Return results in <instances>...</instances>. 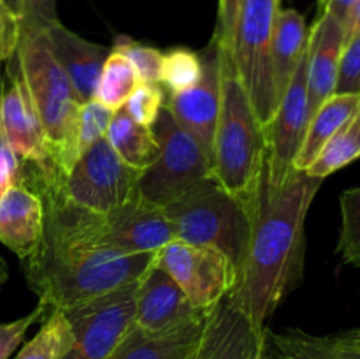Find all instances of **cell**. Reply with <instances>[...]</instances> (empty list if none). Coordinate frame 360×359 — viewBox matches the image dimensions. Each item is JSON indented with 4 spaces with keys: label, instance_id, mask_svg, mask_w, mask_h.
<instances>
[{
    "label": "cell",
    "instance_id": "6da1fadb",
    "mask_svg": "<svg viewBox=\"0 0 360 359\" xmlns=\"http://www.w3.org/2000/svg\"><path fill=\"white\" fill-rule=\"evenodd\" d=\"M323 180L294 171L274 192L262 190L238 284L231 294L257 333L294 291L304 270V227Z\"/></svg>",
    "mask_w": 360,
    "mask_h": 359
},
{
    "label": "cell",
    "instance_id": "7a4b0ae2",
    "mask_svg": "<svg viewBox=\"0 0 360 359\" xmlns=\"http://www.w3.org/2000/svg\"><path fill=\"white\" fill-rule=\"evenodd\" d=\"M157 252L123 253L46 236L23 263L28 287L46 310H69L137 284Z\"/></svg>",
    "mask_w": 360,
    "mask_h": 359
},
{
    "label": "cell",
    "instance_id": "3957f363",
    "mask_svg": "<svg viewBox=\"0 0 360 359\" xmlns=\"http://www.w3.org/2000/svg\"><path fill=\"white\" fill-rule=\"evenodd\" d=\"M221 108L213 141L211 178L224 187L255 220L266 178V136L232 55L220 49Z\"/></svg>",
    "mask_w": 360,
    "mask_h": 359
},
{
    "label": "cell",
    "instance_id": "277c9868",
    "mask_svg": "<svg viewBox=\"0 0 360 359\" xmlns=\"http://www.w3.org/2000/svg\"><path fill=\"white\" fill-rule=\"evenodd\" d=\"M46 208V236L123 253L158 252L176 239L164 208L139 192L108 213H91L72 206L55 187L32 183Z\"/></svg>",
    "mask_w": 360,
    "mask_h": 359
},
{
    "label": "cell",
    "instance_id": "5b68a950",
    "mask_svg": "<svg viewBox=\"0 0 360 359\" xmlns=\"http://www.w3.org/2000/svg\"><path fill=\"white\" fill-rule=\"evenodd\" d=\"M13 60L27 84L48 144V165L32 168L39 175L65 178L79 158L76 130L83 102L53 56L44 32L21 30Z\"/></svg>",
    "mask_w": 360,
    "mask_h": 359
},
{
    "label": "cell",
    "instance_id": "8992f818",
    "mask_svg": "<svg viewBox=\"0 0 360 359\" xmlns=\"http://www.w3.org/2000/svg\"><path fill=\"white\" fill-rule=\"evenodd\" d=\"M164 211L176 239L218 250L239 273L253 220L224 187L213 178L204 180L164 206Z\"/></svg>",
    "mask_w": 360,
    "mask_h": 359
},
{
    "label": "cell",
    "instance_id": "52a82bcc",
    "mask_svg": "<svg viewBox=\"0 0 360 359\" xmlns=\"http://www.w3.org/2000/svg\"><path fill=\"white\" fill-rule=\"evenodd\" d=\"M278 11L280 0H241L232 48L236 73L264 127L273 120L280 104L271 58L273 27Z\"/></svg>",
    "mask_w": 360,
    "mask_h": 359
},
{
    "label": "cell",
    "instance_id": "ba28073f",
    "mask_svg": "<svg viewBox=\"0 0 360 359\" xmlns=\"http://www.w3.org/2000/svg\"><path fill=\"white\" fill-rule=\"evenodd\" d=\"M143 172L127 165L105 137L91 144L62 182H41L25 171L28 182L55 187L63 201L91 213H108L139 192Z\"/></svg>",
    "mask_w": 360,
    "mask_h": 359
},
{
    "label": "cell",
    "instance_id": "9c48e42d",
    "mask_svg": "<svg viewBox=\"0 0 360 359\" xmlns=\"http://www.w3.org/2000/svg\"><path fill=\"white\" fill-rule=\"evenodd\" d=\"M151 129L158 141V157L141 175L137 189L144 199L164 208L197 183L211 178V165L195 139L165 108Z\"/></svg>",
    "mask_w": 360,
    "mask_h": 359
},
{
    "label": "cell",
    "instance_id": "30bf717a",
    "mask_svg": "<svg viewBox=\"0 0 360 359\" xmlns=\"http://www.w3.org/2000/svg\"><path fill=\"white\" fill-rule=\"evenodd\" d=\"M137 284L63 310L72 341L62 359H108L136 326Z\"/></svg>",
    "mask_w": 360,
    "mask_h": 359
},
{
    "label": "cell",
    "instance_id": "8fae6325",
    "mask_svg": "<svg viewBox=\"0 0 360 359\" xmlns=\"http://www.w3.org/2000/svg\"><path fill=\"white\" fill-rule=\"evenodd\" d=\"M157 264L178 284L190 303L206 313L238 284V270L227 256L181 239L162 246L157 252Z\"/></svg>",
    "mask_w": 360,
    "mask_h": 359
},
{
    "label": "cell",
    "instance_id": "7c38bea8",
    "mask_svg": "<svg viewBox=\"0 0 360 359\" xmlns=\"http://www.w3.org/2000/svg\"><path fill=\"white\" fill-rule=\"evenodd\" d=\"M309 44V42H308ZM308 49L285 90L273 120L264 127L266 178L264 189L274 192L295 171L294 162L308 129Z\"/></svg>",
    "mask_w": 360,
    "mask_h": 359
},
{
    "label": "cell",
    "instance_id": "4fadbf2b",
    "mask_svg": "<svg viewBox=\"0 0 360 359\" xmlns=\"http://www.w3.org/2000/svg\"><path fill=\"white\" fill-rule=\"evenodd\" d=\"M202 58V77L195 87L179 94H169L164 108L183 130L190 134L207 157L211 165L213 141L221 108L220 48L211 41Z\"/></svg>",
    "mask_w": 360,
    "mask_h": 359
},
{
    "label": "cell",
    "instance_id": "5bb4252c",
    "mask_svg": "<svg viewBox=\"0 0 360 359\" xmlns=\"http://www.w3.org/2000/svg\"><path fill=\"white\" fill-rule=\"evenodd\" d=\"M210 313V312H207ZM190 303L185 292L155 260L136 291V327L146 334H164L207 317Z\"/></svg>",
    "mask_w": 360,
    "mask_h": 359
},
{
    "label": "cell",
    "instance_id": "9a60e30c",
    "mask_svg": "<svg viewBox=\"0 0 360 359\" xmlns=\"http://www.w3.org/2000/svg\"><path fill=\"white\" fill-rule=\"evenodd\" d=\"M11 87L0 99V141L23 164L42 169L48 165V144L44 129L32 102L20 69L11 58Z\"/></svg>",
    "mask_w": 360,
    "mask_h": 359
},
{
    "label": "cell",
    "instance_id": "2e32d148",
    "mask_svg": "<svg viewBox=\"0 0 360 359\" xmlns=\"http://www.w3.org/2000/svg\"><path fill=\"white\" fill-rule=\"evenodd\" d=\"M264 334L257 333L229 292L207 313L199 359H260Z\"/></svg>",
    "mask_w": 360,
    "mask_h": 359
},
{
    "label": "cell",
    "instance_id": "e0dca14e",
    "mask_svg": "<svg viewBox=\"0 0 360 359\" xmlns=\"http://www.w3.org/2000/svg\"><path fill=\"white\" fill-rule=\"evenodd\" d=\"M44 229V201L23 176L0 197V243L27 260L37 252Z\"/></svg>",
    "mask_w": 360,
    "mask_h": 359
},
{
    "label": "cell",
    "instance_id": "ac0fdd59",
    "mask_svg": "<svg viewBox=\"0 0 360 359\" xmlns=\"http://www.w3.org/2000/svg\"><path fill=\"white\" fill-rule=\"evenodd\" d=\"M345 28L329 14H319L309 28L308 44V115L336 94Z\"/></svg>",
    "mask_w": 360,
    "mask_h": 359
},
{
    "label": "cell",
    "instance_id": "d6986e66",
    "mask_svg": "<svg viewBox=\"0 0 360 359\" xmlns=\"http://www.w3.org/2000/svg\"><path fill=\"white\" fill-rule=\"evenodd\" d=\"M44 37L55 60L72 83L79 101H91L95 97L102 65L111 53L109 48L79 37L60 21L44 30Z\"/></svg>",
    "mask_w": 360,
    "mask_h": 359
},
{
    "label": "cell",
    "instance_id": "ffe728a7",
    "mask_svg": "<svg viewBox=\"0 0 360 359\" xmlns=\"http://www.w3.org/2000/svg\"><path fill=\"white\" fill-rule=\"evenodd\" d=\"M309 42V28L304 16L295 9H280L273 27L271 58L278 101L290 84Z\"/></svg>",
    "mask_w": 360,
    "mask_h": 359
},
{
    "label": "cell",
    "instance_id": "44dd1931",
    "mask_svg": "<svg viewBox=\"0 0 360 359\" xmlns=\"http://www.w3.org/2000/svg\"><path fill=\"white\" fill-rule=\"evenodd\" d=\"M260 359H360V351L336 334L316 336L297 327L274 333L267 327Z\"/></svg>",
    "mask_w": 360,
    "mask_h": 359
},
{
    "label": "cell",
    "instance_id": "7402d4cb",
    "mask_svg": "<svg viewBox=\"0 0 360 359\" xmlns=\"http://www.w3.org/2000/svg\"><path fill=\"white\" fill-rule=\"evenodd\" d=\"M204 322L206 319L164 334H146L134 326L108 359H186L199 348Z\"/></svg>",
    "mask_w": 360,
    "mask_h": 359
},
{
    "label": "cell",
    "instance_id": "603a6c76",
    "mask_svg": "<svg viewBox=\"0 0 360 359\" xmlns=\"http://www.w3.org/2000/svg\"><path fill=\"white\" fill-rule=\"evenodd\" d=\"M360 109V94H334L311 116L302 139L301 150L295 157V171H306L319 157L327 141Z\"/></svg>",
    "mask_w": 360,
    "mask_h": 359
},
{
    "label": "cell",
    "instance_id": "cb8c5ba5",
    "mask_svg": "<svg viewBox=\"0 0 360 359\" xmlns=\"http://www.w3.org/2000/svg\"><path fill=\"white\" fill-rule=\"evenodd\" d=\"M105 139L127 165L141 172L146 171L158 157V141L153 129L137 123L125 108L115 113Z\"/></svg>",
    "mask_w": 360,
    "mask_h": 359
},
{
    "label": "cell",
    "instance_id": "d4e9b609",
    "mask_svg": "<svg viewBox=\"0 0 360 359\" xmlns=\"http://www.w3.org/2000/svg\"><path fill=\"white\" fill-rule=\"evenodd\" d=\"M360 157V109L327 141L319 157L311 162L306 175L313 178H327L333 172L340 171L345 165L352 164Z\"/></svg>",
    "mask_w": 360,
    "mask_h": 359
},
{
    "label": "cell",
    "instance_id": "484cf974",
    "mask_svg": "<svg viewBox=\"0 0 360 359\" xmlns=\"http://www.w3.org/2000/svg\"><path fill=\"white\" fill-rule=\"evenodd\" d=\"M139 83L141 80L132 63L122 53L111 49L104 65H102L94 99H97L101 104L116 113L125 106V102L129 101V97Z\"/></svg>",
    "mask_w": 360,
    "mask_h": 359
},
{
    "label": "cell",
    "instance_id": "4316f807",
    "mask_svg": "<svg viewBox=\"0 0 360 359\" xmlns=\"http://www.w3.org/2000/svg\"><path fill=\"white\" fill-rule=\"evenodd\" d=\"M41 329L23 345L14 359H62L72 341V331L62 310H53L44 317Z\"/></svg>",
    "mask_w": 360,
    "mask_h": 359
},
{
    "label": "cell",
    "instance_id": "83f0119b",
    "mask_svg": "<svg viewBox=\"0 0 360 359\" xmlns=\"http://www.w3.org/2000/svg\"><path fill=\"white\" fill-rule=\"evenodd\" d=\"M202 77V58L186 48L171 49L164 55L160 83L169 94H179L195 87Z\"/></svg>",
    "mask_w": 360,
    "mask_h": 359
},
{
    "label": "cell",
    "instance_id": "f1b7e54d",
    "mask_svg": "<svg viewBox=\"0 0 360 359\" xmlns=\"http://www.w3.org/2000/svg\"><path fill=\"white\" fill-rule=\"evenodd\" d=\"M341 231L338 253L350 266L360 267V187L348 189L340 197Z\"/></svg>",
    "mask_w": 360,
    "mask_h": 359
},
{
    "label": "cell",
    "instance_id": "f546056e",
    "mask_svg": "<svg viewBox=\"0 0 360 359\" xmlns=\"http://www.w3.org/2000/svg\"><path fill=\"white\" fill-rule=\"evenodd\" d=\"M112 49L122 53L132 67L136 69L137 76L143 83H157L160 84L162 76V63H164V53L151 46L141 44L130 37L116 39Z\"/></svg>",
    "mask_w": 360,
    "mask_h": 359
},
{
    "label": "cell",
    "instance_id": "4dcf8cb0",
    "mask_svg": "<svg viewBox=\"0 0 360 359\" xmlns=\"http://www.w3.org/2000/svg\"><path fill=\"white\" fill-rule=\"evenodd\" d=\"M112 116H115V111H111L104 104H101L97 99H91V101H86L81 104L76 130V148L79 157L91 144H95L98 139L105 137V132H108Z\"/></svg>",
    "mask_w": 360,
    "mask_h": 359
},
{
    "label": "cell",
    "instance_id": "1f68e13d",
    "mask_svg": "<svg viewBox=\"0 0 360 359\" xmlns=\"http://www.w3.org/2000/svg\"><path fill=\"white\" fill-rule=\"evenodd\" d=\"M165 95L160 84L157 83H143L141 81L125 102V111L136 120L137 123L144 127H153L158 115L164 109Z\"/></svg>",
    "mask_w": 360,
    "mask_h": 359
},
{
    "label": "cell",
    "instance_id": "d6a6232c",
    "mask_svg": "<svg viewBox=\"0 0 360 359\" xmlns=\"http://www.w3.org/2000/svg\"><path fill=\"white\" fill-rule=\"evenodd\" d=\"M336 94H360V32L345 41Z\"/></svg>",
    "mask_w": 360,
    "mask_h": 359
},
{
    "label": "cell",
    "instance_id": "836d02e7",
    "mask_svg": "<svg viewBox=\"0 0 360 359\" xmlns=\"http://www.w3.org/2000/svg\"><path fill=\"white\" fill-rule=\"evenodd\" d=\"M46 315H48V310L41 303H37V306L30 313L21 317V319L13 320V322H0V359L9 358L16 351L18 345L23 341L27 331L35 322L44 319Z\"/></svg>",
    "mask_w": 360,
    "mask_h": 359
},
{
    "label": "cell",
    "instance_id": "e575fe53",
    "mask_svg": "<svg viewBox=\"0 0 360 359\" xmlns=\"http://www.w3.org/2000/svg\"><path fill=\"white\" fill-rule=\"evenodd\" d=\"M20 23L21 30H48L49 27L58 23L56 0H25Z\"/></svg>",
    "mask_w": 360,
    "mask_h": 359
},
{
    "label": "cell",
    "instance_id": "d590c367",
    "mask_svg": "<svg viewBox=\"0 0 360 359\" xmlns=\"http://www.w3.org/2000/svg\"><path fill=\"white\" fill-rule=\"evenodd\" d=\"M239 6H241V0H218V23L213 41L217 42L221 51H227L231 55L232 48H234Z\"/></svg>",
    "mask_w": 360,
    "mask_h": 359
},
{
    "label": "cell",
    "instance_id": "8d00e7d4",
    "mask_svg": "<svg viewBox=\"0 0 360 359\" xmlns=\"http://www.w3.org/2000/svg\"><path fill=\"white\" fill-rule=\"evenodd\" d=\"M20 16L0 0V62L13 58L20 44Z\"/></svg>",
    "mask_w": 360,
    "mask_h": 359
},
{
    "label": "cell",
    "instance_id": "74e56055",
    "mask_svg": "<svg viewBox=\"0 0 360 359\" xmlns=\"http://www.w3.org/2000/svg\"><path fill=\"white\" fill-rule=\"evenodd\" d=\"M23 178V162L0 141V197Z\"/></svg>",
    "mask_w": 360,
    "mask_h": 359
},
{
    "label": "cell",
    "instance_id": "f35d334b",
    "mask_svg": "<svg viewBox=\"0 0 360 359\" xmlns=\"http://www.w3.org/2000/svg\"><path fill=\"white\" fill-rule=\"evenodd\" d=\"M355 4H357V0H319V14L333 16L345 28V35H347Z\"/></svg>",
    "mask_w": 360,
    "mask_h": 359
},
{
    "label": "cell",
    "instance_id": "ab89813d",
    "mask_svg": "<svg viewBox=\"0 0 360 359\" xmlns=\"http://www.w3.org/2000/svg\"><path fill=\"white\" fill-rule=\"evenodd\" d=\"M336 336L340 338L343 344L350 345V347L360 351V327H355V329H350V331H345V333H338Z\"/></svg>",
    "mask_w": 360,
    "mask_h": 359
},
{
    "label": "cell",
    "instance_id": "60d3db41",
    "mask_svg": "<svg viewBox=\"0 0 360 359\" xmlns=\"http://www.w3.org/2000/svg\"><path fill=\"white\" fill-rule=\"evenodd\" d=\"M357 32H360V0H357V4H355V9H354V14H352L350 25H348L347 35H345V41H347L348 37H352L354 34H357Z\"/></svg>",
    "mask_w": 360,
    "mask_h": 359
},
{
    "label": "cell",
    "instance_id": "b9f144b4",
    "mask_svg": "<svg viewBox=\"0 0 360 359\" xmlns=\"http://www.w3.org/2000/svg\"><path fill=\"white\" fill-rule=\"evenodd\" d=\"M7 280H9V267H7V263L4 260V257L0 256V289L6 285Z\"/></svg>",
    "mask_w": 360,
    "mask_h": 359
},
{
    "label": "cell",
    "instance_id": "7bdbcfd3",
    "mask_svg": "<svg viewBox=\"0 0 360 359\" xmlns=\"http://www.w3.org/2000/svg\"><path fill=\"white\" fill-rule=\"evenodd\" d=\"M4 2H6L7 6H9L11 9H13L14 13L18 14V16H21V11H23L25 0H4Z\"/></svg>",
    "mask_w": 360,
    "mask_h": 359
},
{
    "label": "cell",
    "instance_id": "ee69618b",
    "mask_svg": "<svg viewBox=\"0 0 360 359\" xmlns=\"http://www.w3.org/2000/svg\"><path fill=\"white\" fill-rule=\"evenodd\" d=\"M186 359H199V348H197V352H193V354Z\"/></svg>",
    "mask_w": 360,
    "mask_h": 359
},
{
    "label": "cell",
    "instance_id": "f6af8a7d",
    "mask_svg": "<svg viewBox=\"0 0 360 359\" xmlns=\"http://www.w3.org/2000/svg\"><path fill=\"white\" fill-rule=\"evenodd\" d=\"M0 99H2V87H0Z\"/></svg>",
    "mask_w": 360,
    "mask_h": 359
}]
</instances>
